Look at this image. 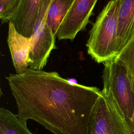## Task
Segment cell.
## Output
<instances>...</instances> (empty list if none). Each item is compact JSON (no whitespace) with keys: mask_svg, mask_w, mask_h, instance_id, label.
<instances>
[{"mask_svg":"<svg viewBox=\"0 0 134 134\" xmlns=\"http://www.w3.org/2000/svg\"><path fill=\"white\" fill-rule=\"evenodd\" d=\"M5 78L21 120H33L53 134L88 133L99 88L70 82L56 71L29 68Z\"/></svg>","mask_w":134,"mask_h":134,"instance_id":"1","label":"cell"},{"mask_svg":"<svg viewBox=\"0 0 134 134\" xmlns=\"http://www.w3.org/2000/svg\"><path fill=\"white\" fill-rule=\"evenodd\" d=\"M120 0H111L99 14L90 32L87 53L97 63L115 58L120 50L117 42L118 13Z\"/></svg>","mask_w":134,"mask_h":134,"instance_id":"2","label":"cell"},{"mask_svg":"<svg viewBox=\"0 0 134 134\" xmlns=\"http://www.w3.org/2000/svg\"><path fill=\"white\" fill-rule=\"evenodd\" d=\"M102 92L114 103L125 121L134 117V83L125 63L115 58L104 63Z\"/></svg>","mask_w":134,"mask_h":134,"instance_id":"3","label":"cell"},{"mask_svg":"<svg viewBox=\"0 0 134 134\" xmlns=\"http://www.w3.org/2000/svg\"><path fill=\"white\" fill-rule=\"evenodd\" d=\"M52 0H43L39 10L31 36L29 69L41 70L55 48V36L46 23L47 13Z\"/></svg>","mask_w":134,"mask_h":134,"instance_id":"4","label":"cell"},{"mask_svg":"<svg viewBox=\"0 0 134 134\" xmlns=\"http://www.w3.org/2000/svg\"><path fill=\"white\" fill-rule=\"evenodd\" d=\"M87 134H129L122 115L102 91L90 117Z\"/></svg>","mask_w":134,"mask_h":134,"instance_id":"5","label":"cell"},{"mask_svg":"<svg viewBox=\"0 0 134 134\" xmlns=\"http://www.w3.org/2000/svg\"><path fill=\"white\" fill-rule=\"evenodd\" d=\"M98 0H74L59 27L57 37L59 40H73L85 29Z\"/></svg>","mask_w":134,"mask_h":134,"instance_id":"6","label":"cell"},{"mask_svg":"<svg viewBox=\"0 0 134 134\" xmlns=\"http://www.w3.org/2000/svg\"><path fill=\"white\" fill-rule=\"evenodd\" d=\"M32 38L19 33L14 24L8 22L7 43L16 73L22 74L29 68Z\"/></svg>","mask_w":134,"mask_h":134,"instance_id":"7","label":"cell"},{"mask_svg":"<svg viewBox=\"0 0 134 134\" xmlns=\"http://www.w3.org/2000/svg\"><path fill=\"white\" fill-rule=\"evenodd\" d=\"M43 0H21V3L10 18L16 30L23 35L30 37L40 7Z\"/></svg>","mask_w":134,"mask_h":134,"instance_id":"8","label":"cell"},{"mask_svg":"<svg viewBox=\"0 0 134 134\" xmlns=\"http://www.w3.org/2000/svg\"><path fill=\"white\" fill-rule=\"evenodd\" d=\"M134 35V0H120L117 42L120 51Z\"/></svg>","mask_w":134,"mask_h":134,"instance_id":"9","label":"cell"},{"mask_svg":"<svg viewBox=\"0 0 134 134\" xmlns=\"http://www.w3.org/2000/svg\"><path fill=\"white\" fill-rule=\"evenodd\" d=\"M74 0H52L48 8L46 23L57 36L58 30L70 9Z\"/></svg>","mask_w":134,"mask_h":134,"instance_id":"10","label":"cell"},{"mask_svg":"<svg viewBox=\"0 0 134 134\" xmlns=\"http://www.w3.org/2000/svg\"><path fill=\"white\" fill-rule=\"evenodd\" d=\"M0 134H35L31 132L27 122L21 120L9 110L0 108Z\"/></svg>","mask_w":134,"mask_h":134,"instance_id":"11","label":"cell"},{"mask_svg":"<svg viewBox=\"0 0 134 134\" xmlns=\"http://www.w3.org/2000/svg\"><path fill=\"white\" fill-rule=\"evenodd\" d=\"M116 57L125 63L132 76L134 83V35Z\"/></svg>","mask_w":134,"mask_h":134,"instance_id":"12","label":"cell"},{"mask_svg":"<svg viewBox=\"0 0 134 134\" xmlns=\"http://www.w3.org/2000/svg\"><path fill=\"white\" fill-rule=\"evenodd\" d=\"M21 2V0H0V18L2 23L9 22Z\"/></svg>","mask_w":134,"mask_h":134,"instance_id":"13","label":"cell"},{"mask_svg":"<svg viewBox=\"0 0 134 134\" xmlns=\"http://www.w3.org/2000/svg\"><path fill=\"white\" fill-rule=\"evenodd\" d=\"M129 134H134V117L131 121H126Z\"/></svg>","mask_w":134,"mask_h":134,"instance_id":"14","label":"cell"}]
</instances>
